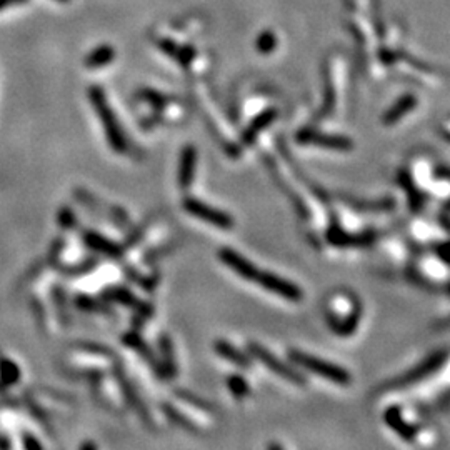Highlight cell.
Wrapping results in <instances>:
<instances>
[{
  "instance_id": "6da1fadb",
  "label": "cell",
  "mask_w": 450,
  "mask_h": 450,
  "mask_svg": "<svg viewBox=\"0 0 450 450\" xmlns=\"http://www.w3.org/2000/svg\"><path fill=\"white\" fill-rule=\"evenodd\" d=\"M90 102H92V107L96 108L97 116L101 117L103 132H106V137L108 140V145L112 147L113 152L117 154H124L127 152V144L124 132L120 130V125H118L116 116H113L112 108L108 107L107 99L103 96L102 89L101 87H92L89 92Z\"/></svg>"
},
{
  "instance_id": "7a4b0ae2",
  "label": "cell",
  "mask_w": 450,
  "mask_h": 450,
  "mask_svg": "<svg viewBox=\"0 0 450 450\" xmlns=\"http://www.w3.org/2000/svg\"><path fill=\"white\" fill-rule=\"evenodd\" d=\"M291 359L297 366L305 369V371L315 373L319 377H324L334 383H339V386H349V382L352 381V377L342 367L334 366V364L325 362L322 359H317L315 355L304 354L300 350H291Z\"/></svg>"
},
{
  "instance_id": "3957f363",
  "label": "cell",
  "mask_w": 450,
  "mask_h": 450,
  "mask_svg": "<svg viewBox=\"0 0 450 450\" xmlns=\"http://www.w3.org/2000/svg\"><path fill=\"white\" fill-rule=\"evenodd\" d=\"M184 210L187 214H191L198 220L207 222V224L217 227V229L222 230H230L234 229V219L225 212H222L220 208H215L208 203L198 201L196 197H186L182 202Z\"/></svg>"
},
{
  "instance_id": "277c9868",
  "label": "cell",
  "mask_w": 450,
  "mask_h": 450,
  "mask_svg": "<svg viewBox=\"0 0 450 450\" xmlns=\"http://www.w3.org/2000/svg\"><path fill=\"white\" fill-rule=\"evenodd\" d=\"M249 352L250 355H252L254 359H257L259 362H262L265 367L269 369V371H272L276 376L286 378V381H288L291 383H293V386H300L304 387L305 386V377L300 376L297 371H293V369H291L287 366V364H283L279 360L276 355H274L272 352H269L267 349L262 347L260 344H249Z\"/></svg>"
},
{
  "instance_id": "5b68a950",
  "label": "cell",
  "mask_w": 450,
  "mask_h": 450,
  "mask_svg": "<svg viewBox=\"0 0 450 450\" xmlns=\"http://www.w3.org/2000/svg\"><path fill=\"white\" fill-rule=\"evenodd\" d=\"M255 283H259L260 287L265 288L267 292L276 293V296L287 298L291 302H300L304 298V292L302 288L296 286V283L286 281V279L276 276L272 272H264V270H259L257 276L254 279Z\"/></svg>"
},
{
  "instance_id": "8992f818",
  "label": "cell",
  "mask_w": 450,
  "mask_h": 450,
  "mask_svg": "<svg viewBox=\"0 0 450 450\" xmlns=\"http://www.w3.org/2000/svg\"><path fill=\"white\" fill-rule=\"evenodd\" d=\"M296 139L297 142H300L302 145H315V147H322V149H330V150L352 149V140H349L347 137L327 135V134H320V132H315L310 129H302L297 134Z\"/></svg>"
},
{
  "instance_id": "52a82bcc",
  "label": "cell",
  "mask_w": 450,
  "mask_h": 450,
  "mask_svg": "<svg viewBox=\"0 0 450 450\" xmlns=\"http://www.w3.org/2000/svg\"><path fill=\"white\" fill-rule=\"evenodd\" d=\"M219 259L224 262L227 267L234 270L237 276H240L244 281H250L254 282L255 276H257L259 269L250 262L249 259H245L244 255H240L239 252H235L234 249L224 247L219 250Z\"/></svg>"
},
{
  "instance_id": "ba28073f",
  "label": "cell",
  "mask_w": 450,
  "mask_h": 450,
  "mask_svg": "<svg viewBox=\"0 0 450 450\" xmlns=\"http://www.w3.org/2000/svg\"><path fill=\"white\" fill-rule=\"evenodd\" d=\"M106 296L107 300H113V302H118V304L122 305H127L130 307V309H134L137 314H140L144 319H149V315H152V307H150L149 304H145V302H142L139 297L134 296L129 288H124V287H112L108 288V291L103 293Z\"/></svg>"
},
{
  "instance_id": "9c48e42d",
  "label": "cell",
  "mask_w": 450,
  "mask_h": 450,
  "mask_svg": "<svg viewBox=\"0 0 450 450\" xmlns=\"http://www.w3.org/2000/svg\"><path fill=\"white\" fill-rule=\"evenodd\" d=\"M196 167L197 149L193 145L184 147L179 162V187L182 189V191H187V189L192 187L193 177H196Z\"/></svg>"
},
{
  "instance_id": "30bf717a",
  "label": "cell",
  "mask_w": 450,
  "mask_h": 450,
  "mask_svg": "<svg viewBox=\"0 0 450 450\" xmlns=\"http://www.w3.org/2000/svg\"><path fill=\"white\" fill-rule=\"evenodd\" d=\"M82 239H84V242L87 244L89 249L96 250V252H99V254L108 255V257L117 259V257H120L122 252H124V249H122L120 245L113 242V240L106 239V237L97 234V232L85 230Z\"/></svg>"
},
{
  "instance_id": "8fae6325",
  "label": "cell",
  "mask_w": 450,
  "mask_h": 450,
  "mask_svg": "<svg viewBox=\"0 0 450 450\" xmlns=\"http://www.w3.org/2000/svg\"><path fill=\"white\" fill-rule=\"evenodd\" d=\"M214 350L217 354L220 355L222 359L229 360V362L235 364V366L239 367H244V369H249L250 366H252V362H250V357H247L244 352H240L239 349L234 347V345L225 342V340H215L214 342Z\"/></svg>"
},
{
  "instance_id": "7c38bea8",
  "label": "cell",
  "mask_w": 450,
  "mask_h": 450,
  "mask_svg": "<svg viewBox=\"0 0 450 450\" xmlns=\"http://www.w3.org/2000/svg\"><path fill=\"white\" fill-rule=\"evenodd\" d=\"M124 342H125V345H129L130 349H134L137 354H140L142 359H145L147 362H149L150 366L154 367V371L157 372L159 376H162V367H160L159 360L154 357L152 350H150L149 345H147V344L144 342V340H142L140 335H137V334H134V332L125 334V335H124Z\"/></svg>"
},
{
  "instance_id": "4fadbf2b",
  "label": "cell",
  "mask_w": 450,
  "mask_h": 450,
  "mask_svg": "<svg viewBox=\"0 0 450 450\" xmlns=\"http://www.w3.org/2000/svg\"><path fill=\"white\" fill-rule=\"evenodd\" d=\"M277 117V111H274V108H270V111H265L264 113H260V116L255 118V120L252 122L247 127V130L242 134V145H250L252 142L255 140V137H257L260 132H262L265 127L272 124L274 120H276Z\"/></svg>"
},
{
  "instance_id": "5bb4252c",
  "label": "cell",
  "mask_w": 450,
  "mask_h": 450,
  "mask_svg": "<svg viewBox=\"0 0 450 450\" xmlns=\"http://www.w3.org/2000/svg\"><path fill=\"white\" fill-rule=\"evenodd\" d=\"M160 349H162V377H174L177 373V364H175L174 359V347H172V340H170L169 335H162L160 337Z\"/></svg>"
},
{
  "instance_id": "9a60e30c",
  "label": "cell",
  "mask_w": 450,
  "mask_h": 450,
  "mask_svg": "<svg viewBox=\"0 0 450 450\" xmlns=\"http://www.w3.org/2000/svg\"><path fill=\"white\" fill-rule=\"evenodd\" d=\"M113 55H116V52H113L112 47L102 45V47H99V49L94 50L92 54H90L87 59H85V65H87L89 69L106 67L108 62H112Z\"/></svg>"
},
{
  "instance_id": "2e32d148",
  "label": "cell",
  "mask_w": 450,
  "mask_h": 450,
  "mask_svg": "<svg viewBox=\"0 0 450 450\" xmlns=\"http://www.w3.org/2000/svg\"><path fill=\"white\" fill-rule=\"evenodd\" d=\"M0 381L6 383V387L16 386L21 381V369L13 360L0 357Z\"/></svg>"
},
{
  "instance_id": "e0dca14e",
  "label": "cell",
  "mask_w": 450,
  "mask_h": 450,
  "mask_svg": "<svg viewBox=\"0 0 450 450\" xmlns=\"http://www.w3.org/2000/svg\"><path fill=\"white\" fill-rule=\"evenodd\" d=\"M160 47H162V50L165 52V54H169L174 60H177V62H180L182 65H189V62H191V60L193 59L192 49L191 50L182 49V47L170 44V42H162Z\"/></svg>"
},
{
  "instance_id": "ac0fdd59",
  "label": "cell",
  "mask_w": 450,
  "mask_h": 450,
  "mask_svg": "<svg viewBox=\"0 0 450 450\" xmlns=\"http://www.w3.org/2000/svg\"><path fill=\"white\" fill-rule=\"evenodd\" d=\"M227 387H229V390L235 395V399H245L250 392L247 381L239 376H232L227 378Z\"/></svg>"
},
{
  "instance_id": "d6986e66",
  "label": "cell",
  "mask_w": 450,
  "mask_h": 450,
  "mask_svg": "<svg viewBox=\"0 0 450 450\" xmlns=\"http://www.w3.org/2000/svg\"><path fill=\"white\" fill-rule=\"evenodd\" d=\"M52 298H54V304H55V310L57 315L62 324H67L69 317H67V307H65V297L62 292V287H54L52 288Z\"/></svg>"
},
{
  "instance_id": "ffe728a7",
  "label": "cell",
  "mask_w": 450,
  "mask_h": 450,
  "mask_svg": "<svg viewBox=\"0 0 450 450\" xmlns=\"http://www.w3.org/2000/svg\"><path fill=\"white\" fill-rule=\"evenodd\" d=\"M175 394H177L184 402H187V404H191L192 407H197V409L206 410V412H212V410H214V409H212V405L208 404V402L198 399L197 395L191 394V392H187V390H177V392H175Z\"/></svg>"
},
{
  "instance_id": "44dd1931",
  "label": "cell",
  "mask_w": 450,
  "mask_h": 450,
  "mask_svg": "<svg viewBox=\"0 0 450 450\" xmlns=\"http://www.w3.org/2000/svg\"><path fill=\"white\" fill-rule=\"evenodd\" d=\"M57 220H59V224L62 229H74L75 224H77V219H75L74 212L67 207L60 208L59 214H57Z\"/></svg>"
},
{
  "instance_id": "7402d4cb",
  "label": "cell",
  "mask_w": 450,
  "mask_h": 450,
  "mask_svg": "<svg viewBox=\"0 0 450 450\" xmlns=\"http://www.w3.org/2000/svg\"><path fill=\"white\" fill-rule=\"evenodd\" d=\"M274 47H276V37H274L272 32H264L257 39V49L262 54H270L274 50Z\"/></svg>"
},
{
  "instance_id": "603a6c76",
  "label": "cell",
  "mask_w": 450,
  "mask_h": 450,
  "mask_svg": "<svg viewBox=\"0 0 450 450\" xmlns=\"http://www.w3.org/2000/svg\"><path fill=\"white\" fill-rule=\"evenodd\" d=\"M22 445L23 449H42V444L39 440L28 432H22Z\"/></svg>"
},
{
  "instance_id": "cb8c5ba5",
  "label": "cell",
  "mask_w": 450,
  "mask_h": 450,
  "mask_svg": "<svg viewBox=\"0 0 450 450\" xmlns=\"http://www.w3.org/2000/svg\"><path fill=\"white\" fill-rule=\"evenodd\" d=\"M26 2H28V0H0V11H4V9L11 6H21V4Z\"/></svg>"
},
{
  "instance_id": "d4e9b609",
  "label": "cell",
  "mask_w": 450,
  "mask_h": 450,
  "mask_svg": "<svg viewBox=\"0 0 450 450\" xmlns=\"http://www.w3.org/2000/svg\"><path fill=\"white\" fill-rule=\"evenodd\" d=\"M80 449H84V450H87V449H97V445L96 444H82L80 445Z\"/></svg>"
},
{
  "instance_id": "484cf974",
  "label": "cell",
  "mask_w": 450,
  "mask_h": 450,
  "mask_svg": "<svg viewBox=\"0 0 450 450\" xmlns=\"http://www.w3.org/2000/svg\"><path fill=\"white\" fill-rule=\"evenodd\" d=\"M0 392H6V383L0 381Z\"/></svg>"
},
{
  "instance_id": "4316f807",
  "label": "cell",
  "mask_w": 450,
  "mask_h": 450,
  "mask_svg": "<svg viewBox=\"0 0 450 450\" xmlns=\"http://www.w3.org/2000/svg\"><path fill=\"white\" fill-rule=\"evenodd\" d=\"M59 2H65V0H59Z\"/></svg>"
}]
</instances>
